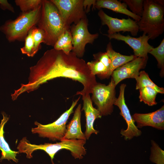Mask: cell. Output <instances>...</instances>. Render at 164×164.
Here are the masks:
<instances>
[{"mask_svg":"<svg viewBox=\"0 0 164 164\" xmlns=\"http://www.w3.org/2000/svg\"><path fill=\"white\" fill-rule=\"evenodd\" d=\"M126 87V85L124 84L120 85L119 95L114 105L118 107L120 110V114L123 117L127 124V129L125 130L122 129L120 134L124 137L125 140H128L132 139L134 137L140 136L142 132L135 125L129 109L125 103L124 92Z\"/></svg>","mask_w":164,"mask_h":164,"instance_id":"obj_11","label":"cell"},{"mask_svg":"<svg viewBox=\"0 0 164 164\" xmlns=\"http://www.w3.org/2000/svg\"><path fill=\"white\" fill-rule=\"evenodd\" d=\"M111 40L114 39L124 41L133 50L134 55L136 57L148 58V54L153 48L148 43L149 37L145 34L137 38L125 36L119 32L109 35L105 34Z\"/></svg>","mask_w":164,"mask_h":164,"instance_id":"obj_12","label":"cell"},{"mask_svg":"<svg viewBox=\"0 0 164 164\" xmlns=\"http://www.w3.org/2000/svg\"><path fill=\"white\" fill-rule=\"evenodd\" d=\"M80 98V96L73 101L70 108L53 122L44 125L35 121V125L37 127L32 128V133L38 134L39 137L47 138L53 141H61L63 139L66 132L67 121L70 115L73 113V109Z\"/></svg>","mask_w":164,"mask_h":164,"instance_id":"obj_6","label":"cell"},{"mask_svg":"<svg viewBox=\"0 0 164 164\" xmlns=\"http://www.w3.org/2000/svg\"><path fill=\"white\" fill-rule=\"evenodd\" d=\"M106 51L111 61L110 69L108 74V78L116 69L136 57L134 55H124L116 52L113 49L111 42H109L107 45Z\"/></svg>","mask_w":164,"mask_h":164,"instance_id":"obj_19","label":"cell"},{"mask_svg":"<svg viewBox=\"0 0 164 164\" xmlns=\"http://www.w3.org/2000/svg\"><path fill=\"white\" fill-rule=\"evenodd\" d=\"M138 128L151 126L159 130L164 129V106L151 113H135L132 116Z\"/></svg>","mask_w":164,"mask_h":164,"instance_id":"obj_14","label":"cell"},{"mask_svg":"<svg viewBox=\"0 0 164 164\" xmlns=\"http://www.w3.org/2000/svg\"><path fill=\"white\" fill-rule=\"evenodd\" d=\"M151 144L150 161L156 164H164V150L154 140L151 141Z\"/></svg>","mask_w":164,"mask_h":164,"instance_id":"obj_25","label":"cell"},{"mask_svg":"<svg viewBox=\"0 0 164 164\" xmlns=\"http://www.w3.org/2000/svg\"><path fill=\"white\" fill-rule=\"evenodd\" d=\"M37 25L44 32V43L52 46L61 34L66 30H70L71 27L64 23L55 5L48 0H43L40 16Z\"/></svg>","mask_w":164,"mask_h":164,"instance_id":"obj_2","label":"cell"},{"mask_svg":"<svg viewBox=\"0 0 164 164\" xmlns=\"http://www.w3.org/2000/svg\"><path fill=\"white\" fill-rule=\"evenodd\" d=\"M31 32L34 43V52L35 54L40 49L41 43H44V34L42 30L36 26L31 29Z\"/></svg>","mask_w":164,"mask_h":164,"instance_id":"obj_27","label":"cell"},{"mask_svg":"<svg viewBox=\"0 0 164 164\" xmlns=\"http://www.w3.org/2000/svg\"><path fill=\"white\" fill-rule=\"evenodd\" d=\"M43 0H15V5L22 12L33 10L41 6Z\"/></svg>","mask_w":164,"mask_h":164,"instance_id":"obj_26","label":"cell"},{"mask_svg":"<svg viewBox=\"0 0 164 164\" xmlns=\"http://www.w3.org/2000/svg\"><path fill=\"white\" fill-rule=\"evenodd\" d=\"M93 56L94 60H99L104 64L108 70L109 73L111 66V61L106 52H99L94 54Z\"/></svg>","mask_w":164,"mask_h":164,"instance_id":"obj_30","label":"cell"},{"mask_svg":"<svg viewBox=\"0 0 164 164\" xmlns=\"http://www.w3.org/2000/svg\"><path fill=\"white\" fill-rule=\"evenodd\" d=\"M87 63L93 75H97L101 79L108 78V70L102 63L94 60Z\"/></svg>","mask_w":164,"mask_h":164,"instance_id":"obj_23","label":"cell"},{"mask_svg":"<svg viewBox=\"0 0 164 164\" xmlns=\"http://www.w3.org/2000/svg\"><path fill=\"white\" fill-rule=\"evenodd\" d=\"M86 141L77 139H63L60 142L54 144L45 143L36 145L31 143L26 137H23L20 141L17 149L19 153L26 154V157H32L33 152L37 150H43L50 156L53 164L54 155L60 150L66 149L70 151L75 159H82L86 154V149L84 147Z\"/></svg>","mask_w":164,"mask_h":164,"instance_id":"obj_3","label":"cell"},{"mask_svg":"<svg viewBox=\"0 0 164 164\" xmlns=\"http://www.w3.org/2000/svg\"><path fill=\"white\" fill-rule=\"evenodd\" d=\"M88 25V20L87 17L81 19L76 24H72L70 29L73 47L72 51L80 58L84 55L86 45L92 44L99 36L97 33H91L89 32Z\"/></svg>","mask_w":164,"mask_h":164,"instance_id":"obj_8","label":"cell"},{"mask_svg":"<svg viewBox=\"0 0 164 164\" xmlns=\"http://www.w3.org/2000/svg\"><path fill=\"white\" fill-rule=\"evenodd\" d=\"M3 118L0 124V150L2 151V156L0 161L7 159L9 161L12 160L17 163L18 160L16 157L19 152L12 150L10 148L9 145L5 140L4 137V128L5 125L9 119V118L6 114L2 113Z\"/></svg>","mask_w":164,"mask_h":164,"instance_id":"obj_18","label":"cell"},{"mask_svg":"<svg viewBox=\"0 0 164 164\" xmlns=\"http://www.w3.org/2000/svg\"><path fill=\"white\" fill-rule=\"evenodd\" d=\"M24 46L20 48L22 53L26 54L29 57H33L34 53V43L32 34L31 29L28 32L25 40Z\"/></svg>","mask_w":164,"mask_h":164,"instance_id":"obj_28","label":"cell"},{"mask_svg":"<svg viewBox=\"0 0 164 164\" xmlns=\"http://www.w3.org/2000/svg\"><path fill=\"white\" fill-rule=\"evenodd\" d=\"M83 101L82 110H84L86 118V131L84 135L86 139H88L91 135H97L99 132L94 127L95 120L101 118L102 115L99 111L94 108L92 104L90 94H84L81 95Z\"/></svg>","mask_w":164,"mask_h":164,"instance_id":"obj_15","label":"cell"},{"mask_svg":"<svg viewBox=\"0 0 164 164\" xmlns=\"http://www.w3.org/2000/svg\"><path fill=\"white\" fill-rule=\"evenodd\" d=\"M72 37L70 30L65 31L58 38L54 46L55 50H62L67 54H69L72 51Z\"/></svg>","mask_w":164,"mask_h":164,"instance_id":"obj_20","label":"cell"},{"mask_svg":"<svg viewBox=\"0 0 164 164\" xmlns=\"http://www.w3.org/2000/svg\"><path fill=\"white\" fill-rule=\"evenodd\" d=\"M81 104H79L75 110L72 118L66 125V131L63 139L86 141L81 128Z\"/></svg>","mask_w":164,"mask_h":164,"instance_id":"obj_16","label":"cell"},{"mask_svg":"<svg viewBox=\"0 0 164 164\" xmlns=\"http://www.w3.org/2000/svg\"><path fill=\"white\" fill-rule=\"evenodd\" d=\"M154 1L156 3L164 6V0H155Z\"/></svg>","mask_w":164,"mask_h":164,"instance_id":"obj_33","label":"cell"},{"mask_svg":"<svg viewBox=\"0 0 164 164\" xmlns=\"http://www.w3.org/2000/svg\"><path fill=\"white\" fill-rule=\"evenodd\" d=\"M0 7L3 10H8L13 13L15 12L14 7L7 0H0Z\"/></svg>","mask_w":164,"mask_h":164,"instance_id":"obj_31","label":"cell"},{"mask_svg":"<svg viewBox=\"0 0 164 164\" xmlns=\"http://www.w3.org/2000/svg\"><path fill=\"white\" fill-rule=\"evenodd\" d=\"M148 58L136 57L115 70L111 76L117 85L121 80L127 78L135 79L140 70L145 68Z\"/></svg>","mask_w":164,"mask_h":164,"instance_id":"obj_13","label":"cell"},{"mask_svg":"<svg viewBox=\"0 0 164 164\" xmlns=\"http://www.w3.org/2000/svg\"><path fill=\"white\" fill-rule=\"evenodd\" d=\"M41 6L30 11L22 12L15 19L7 20L1 26L0 31L9 42L24 41L28 32L39 21Z\"/></svg>","mask_w":164,"mask_h":164,"instance_id":"obj_4","label":"cell"},{"mask_svg":"<svg viewBox=\"0 0 164 164\" xmlns=\"http://www.w3.org/2000/svg\"><path fill=\"white\" fill-rule=\"evenodd\" d=\"M58 77H64L77 81L83 85V89L77 95L91 94L97 82L86 61L72 51L68 54L54 48L45 51L36 64L30 67L28 83L21 84L15 90L18 96L25 92L37 89L40 85Z\"/></svg>","mask_w":164,"mask_h":164,"instance_id":"obj_1","label":"cell"},{"mask_svg":"<svg viewBox=\"0 0 164 164\" xmlns=\"http://www.w3.org/2000/svg\"><path fill=\"white\" fill-rule=\"evenodd\" d=\"M102 25H106L108 27V34L110 35L120 31L130 32L132 35H137L139 28L137 22L130 18L120 19L109 16L102 9L98 12Z\"/></svg>","mask_w":164,"mask_h":164,"instance_id":"obj_10","label":"cell"},{"mask_svg":"<svg viewBox=\"0 0 164 164\" xmlns=\"http://www.w3.org/2000/svg\"><path fill=\"white\" fill-rule=\"evenodd\" d=\"M136 80V89L139 90L145 87H150L158 93H164V89L157 86L150 78L148 74L144 70L140 72L138 76L135 79Z\"/></svg>","mask_w":164,"mask_h":164,"instance_id":"obj_21","label":"cell"},{"mask_svg":"<svg viewBox=\"0 0 164 164\" xmlns=\"http://www.w3.org/2000/svg\"><path fill=\"white\" fill-rule=\"evenodd\" d=\"M57 8L64 23L71 26L87 17L83 0H50Z\"/></svg>","mask_w":164,"mask_h":164,"instance_id":"obj_9","label":"cell"},{"mask_svg":"<svg viewBox=\"0 0 164 164\" xmlns=\"http://www.w3.org/2000/svg\"><path fill=\"white\" fill-rule=\"evenodd\" d=\"M139 98L140 102H143L149 106L157 104L155 98L158 93L155 90L150 87H142L140 89Z\"/></svg>","mask_w":164,"mask_h":164,"instance_id":"obj_22","label":"cell"},{"mask_svg":"<svg viewBox=\"0 0 164 164\" xmlns=\"http://www.w3.org/2000/svg\"><path fill=\"white\" fill-rule=\"evenodd\" d=\"M115 84L111 78L108 85L97 82L93 87L91 98L97 106L102 116L111 114L117 99L116 97Z\"/></svg>","mask_w":164,"mask_h":164,"instance_id":"obj_7","label":"cell"},{"mask_svg":"<svg viewBox=\"0 0 164 164\" xmlns=\"http://www.w3.org/2000/svg\"><path fill=\"white\" fill-rule=\"evenodd\" d=\"M122 1L128 6L132 13L141 17L143 12L144 0H123Z\"/></svg>","mask_w":164,"mask_h":164,"instance_id":"obj_29","label":"cell"},{"mask_svg":"<svg viewBox=\"0 0 164 164\" xmlns=\"http://www.w3.org/2000/svg\"><path fill=\"white\" fill-rule=\"evenodd\" d=\"M164 6L154 0H144L142 15L137 22L139 30L149 39H155L164 32Z\"/></svg>","mask_w":164,"mask_h":164,"instance_id":"obj_5","label":"cell"},{"mask_svg":"<svg viewBox=\"0 0 164 164\" xmlns=\"http://www.w3.org/2000/svg\"><path fill=\"white\" fill-rule=\"evenodd\" d=\"M96 2L95 0H83V6L84 9L86 13L90 11L91 6L93 5V8H95V5Z\"/></svg>","mask_w":164,"mask_h":164,"instance_id":"obj_32","label":"cell"},{"mask_svg":"<svg viewBox=\"0 0 164 164\" xmlns=\"http://www.w3.org/2000/svg\"><path fill=\"white\" fill-rule=\"evenodd\" d=\"M149 53L156 59L158 67L161 69L160 75L163 77L164 74V39H163L158 47H153Z\"/></svg>","mask_w":164,"mask_h":164,"instance_id":"obj_24","label":"cell"},{"mask_svg":"<svg viewBox=\"0 0 164 164\" xmlns=\"http://www.w3.org/2000/svg\"><path fill=\"white\" fill-rule=\"evenodd\" d=\"M127 5L125 3H121L117 0H96L95 5V8L109 9L126 15L132 18L135 21L138 22L141 17L134 14L127 9Z\"/></svg>","mask_w":164,"mask_h":164,"instance_id":"obj_17","label":"cell"}]
</instances>
